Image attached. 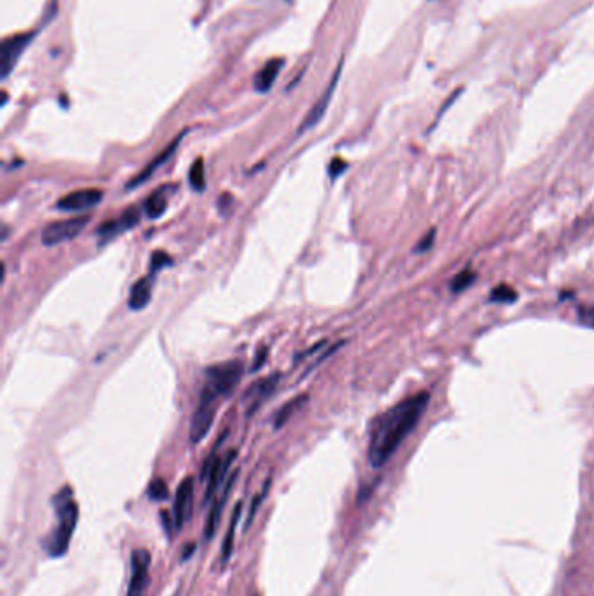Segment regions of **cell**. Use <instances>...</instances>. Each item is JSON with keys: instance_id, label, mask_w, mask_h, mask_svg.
I'll return each mask as SVG.
<instances>
[{"instance_id": "6da1fadb", "label": "cell", "mask_w": 594, "mask_h": 596, "mask_svg": "<svg viewBox=\"0 0 594 596\" xmlns=\"http://www.w3.org/2000/svg\"><path fill=\"white\" fill-rule=\"evenodd\" d=\"M429 401L430 394L427 390H420L373 420L368 446V461L373 468H383L391 461L406 436L420 422Z\"/></svg>"}, {"instance_id": "7a4b0ae2", "label": "cell", "mask_w": 594, "mask_h": 596, "mask_svg": "<svg viewBox=\"0 0 594 596\" xmlns=\"http://www.w3.org/2000/svg\"><path fill=\"white\" fill-rule=\"evenodd\" d=\"M52 506H55L58 522H56L55 530L44 539V548L49 556L60 558L70 548V541L79 522V506L75 502L72 488L65 487L62 492L56 493L52 499Z\"/></svg>"}, {"instance_id": "3957f363", "label": "cell", "mask_w": 594, "mask_h": 596, "mask_svg": "<svg viewBox=\"0 0 594 596\" xmlns=\"http://www.w3.org/2000/svg\"><path fill=\"white\" fill-rule=\"evenodd\" d=\"M242 373H245V364L237 359L211 364L204 371V386H208L220 398L228 396L242 378Z\"/></svg>"}, {"instance_id": "277c9868", "label": "cell", "mask_w": 594, "mask_h": 596, "mask_svg": "<svg viewBox=\"0 0 594 596\" xmlns=\"http://www.w3.org/2000/svg\"><path fill=\"white\" fill-rule=\"evenodd\" d=\"M218 401V394L213 393L208 386H203L199 403H197L196 412H194L192 420H190V442L192 443H201L208 436L209 429L215 422Z\"/></svg>"}, {"instance_id": "5b68a950", "label": "cell", "mask_w": 594, "mask_h": 596, "mask_svg": "<svg viewBox=\"0 0 594 596\" xmlns=\"http://www.w3.org/2000/svg\"><path fill=\"white\" fill-rule=\"evenodd\" d=\"M237 457V451L228 450L223 457H218L216 454H211L208 459H206L203 466V473H201V478L203 480H209L208 488H206L204 493V504H208L211 500V497L215 495L218 487H222L223 481L227 480V471L230 469L232 462Z\"/></svg>"}, {"instance_id": "8992f818", "label": "cell", "mask_w": 594, "mask_h": 596, "mask_svg": "<svg viewBox=\"0 0 594 596\" xmlns=\"http://www.w3.org/2000/svg\"><path fill=\"white\" fill-rule=\"evenodd\" d=\"M89 216H74V218H65L52 222L42 230V244L45 246H56L62 244L65 241L75 239L82 232L84 227L89 223Z\"/></svg>"}, {"instance_id": "52a82bcc", "label": "cell", "mask_w": 594, "mask_h": 596, "mask_svg": "<svg viewBox=\"0 0 594 596\" xmlns=\"http://www.w3.org/2000/svg\"><path fill=\"white\" fill-rule=\"evenodd\" d=\"M152 554L148 549H135L131 553V577H129L125 596H143L148 583V570H150Z\"/></svg>"}, {"instance_id": "ba28073f", "label": "cell", "mask_w": 594, "mask_h": 596, "mask_svg": "<svg viewBox=\"0 0 594 596\" xmlns=\"http://www.w3.org/2000/svg\"><path fill=\"white\" fill-rule=\"evenodd\" d=\"M33 39V33H20V35L9 37L2 43L0 47V74L6 79L14 70L16 63L20 62L23 51L28 47Z\"/></svg>"}, {"instance_id": "9c48e42d", "label": "cell", "mask_w": 594, "mask_h": 596, "mask_svg": "<svg viewBox=\"0 0 594 596\" xmlns=\"http://www.w3.org/2000/svg\"><path fill=\"white\" fill-rule=\"evenodd\" d=\"M340 75H342V63L337 67V72H335L333 77H331L330 84L326 86L325 93L319 96V100L315 101L314 105H312V108L308 110L307 116L303 117L302 124H300V128H298V135H302V133L308 131V129H312L314 126H318L319 123H321V119L325 117L326 110H328V107H330L331 98H333L335 89H337V86H338V81H340Z\"/></svg>"}, {"instance_id": "30bf717a", "label": "cell", "mask_w": 594, "mask_h": 596, "mask_svg": "<svg viewBox=\"0 0 594 596\" xmlns=\"http://www.w3.org/2000/svg\"><path fill=\"white\" fill-rule=\"evenodd\" d=\"M279 381H281V375L272 373V375H269V377L257 381L253 386L250 387V389L246 390L245 403H246L247 415H253V413L257 412V410L260 408V406L264 405L274 393H276L277 386H279Z\"/></svg>"}, {"instance_id": "8fae6325", "label": "cell", "mask_w": 594, "mask_h": 596, "mask_svg": "<svg viewBox=\"0 0 594 596\" xmlns=\"http://www.w3.org/2000/svg\"><path fill=\"white\" fill-rule=\"evenodd\" d=\"M194 507V480L186 476L176 490L173 504V525L174 530H181L184 525L190 519Z\"/></svg>"}, {"instance_id": "7c38bea8", "label": "cell", "mask_w": 594, "mask_h": 596, "mask_svg": "<svg viewBox=\"0 0 594 596\" xmlns=\"http://www.w3.org/2000/svg\"><path fill=\"white\" fill-rule=\"evenodd\" d=\"M101 199L103 191L100 189H82V191H74L63 196L58 201V210L67 211V213H79V211H86L98 206Z\"/></svg>"}, {"instance_id": "4fadbf2b", "label": "cell", "mask_w": 594, "mask_h": 596, "mask_svg": "<svg viewBox=\"0 0 594 596\" xmlns=\"http://www.w3.org/2000/svg\"><path fill=\"white\" fill-rule=\"evenodd\" d=\"M140 222V210L136 206L128 208L117 220H106L98 227V235L101 242H108L110 239L117 237L119 234L131 230Z\"/></svg>"}, {"instance_id": "5bb4252c", "label": "cell", "mask_w": 594, "mask_h": 596, "mask_svg": "<svg viewBox=\"0 0 594 596\" xmlns=\"http://www.w3.org/2000/svg\"><path fill=\"white\" fill-rule=\"evenodd\" d=\"M237 476H239V471H234V473L227 478L225 485H223V492L216 497L211 510H209V516H208V519H206V527H204V539H208V541L215 537L216 529H218V525H220V519H222L223 507H225L227 499H228V495H230L232 487H234Z\"/></svg>"}, {"instance_id": "9a60e30c", "label": "cell", "mask_w": 594, "mask_h": 596, "mask_svg": "<svg viewBox=\"0 0 594 596\" xmlns=\"http://www.w3.org/2000/svg\"><path fill=\"white\" fill-rule=\"evenodd\" d=\"M185 135H186V131H184V133H180V135H178V136H176V138H174V140H173V142H171V143H169V145H167V147H166V149H164V150H162V152H161V154H159V155H157V157H154V159H152V161H150V162H148V164H147V166H145V168H143L142 171H140V173H138V174H136V176H135V178H133V180H131V181H129V184H128V185H125V187H128V189H135V187H138V185H140V184H143V181H147V180H148V178H150V176H152V174H154V173H155V171H157L159 168H161V166H162V164H166V162H167V161H169V159H171V157H173V154H174V152H176V149H178V145H180V143H181V140H184V136H185Z\"/></svg>"}, {"instance_id": "2e32d148", "label": "cell", "mask_w": 594, "mask_h": 596, "mask_svg": "<svg viewBox=\"0 0 594 596\" xmlns=\"http://www.w3.org/2000/svg\"><path fill=\"white\" fill-rule=\"evenodd\" d=\"M283 67H284V60H281V58L269 60V62H267L264 67L257 72V75H254V81H253L254 89H257L258 93H267V91L272 89L274 82H276L277 75L281 74Z\"/></svg>"}, {"instance_id": "e0dca14e", "label": "cell", "mask_w": 594, "mask_h": 596, "mask_svg": "<svg viewBox=\"0 0 594 596\" xmlns=\"http://www.w3.org/2000/svg\"><path fill=\"white\" fill-rule=\"evenodd\" d=\"M152 274L145 276L142 279L136 281L131 286V291H129V300L128 305L131 310H142L150 303L152 300Z\"/></svg>"}, {"instance_id": "ac0fdd59", "label": "cell", "mask_w": 594, "mask_h": 596, "mask_svg": "<svg viewBox=\"0 0 594 596\" xmlns=\"http://www.w3.org/2000/svg\"><path fill=\"white\" fill-rule=\"evenodd\" d=\"M241 512H242V502H237V506L234 507V512H232L230 525H228L227 535H225V539H223L222 553H220V560H222V567H225V565L228 563V560H230V556H232V549H234L235 529H237V523H239V519H241Z\"/></svg>"}, {"instance_id": "d6986e66", "label": "cell", "mask_w": 594, "mask_h": 596, "mask_svg": "<svg viewBox=\"0 0 594 596\" xmlns=\"http://www.w3.org/2000/svg\"><path fill=\"white\" fill-rule=\"evenodd\" d=\"M307 401H308V394H298V396H295L293 400H289L288 403H284L283 406H281L279 412L274 415V422H272L274 429L283 427L284 424H286L288 420L307 403Z\"/></svg>"}, {"instance_id": "ffe728a7", "label": "cell", "mask_w": 594, "mask_h": 596, "mask_svg": "<svg viewBox=\"0 0 594 596\" xmlns=\"http://www.w3.org/2000/svg\"><path fill=\"white\" fill-rule=\"evenodd\" d=\"M167 208V196H166V185H162L157 192L152 193L147 201H145V213L150 218H159L164 215Z\"/></svg>"}, {"instance_id": "44dd1931", "label": "cell", "mask_w": 594, "mask_h": 596, "mask_svg": "<svg viewBox=\"0 0 594 596\" xmlns=\"http://www.w3.org/2000/svg\"><path fill=\"white\" fill-rule=\"evenodd\" d=\"M476 279H478V274H476L471 267H466L464 271H460L459 274L452 279V283H450L452 293H455V295L462 293V291H466L467 288H471L472 284L476 283Z\"/></svg>"}, {"instance_id": "7402d4cb", "label": "cell", "mask_w": 594, "mask_h": 596, "mask_svg": "<svg viewBox=\"0 0 594 596\" xmlns=\"http://www.w3.org/2000/svg\"><path fill=\"white\" fill-rule=\"evenodd\" d=\"M517 291L514 290L512 286H509V284L502 283L498 284L497 288H493L492 291H490L488 295V302H495V303H514L517 300Z\"/></svg>"}, {"instance_id": "603a6c76", "label": "cell", "mask_w": 594, "mask_h": 596, "mask_svg": "<svg viewBox=\"0 0 594 596\" xmlns=\"http://www.w3.org/2000/svg\"><path fill=\"white\" fill-rule=\"evenodd\" d=\"M189 181H190V187L194 189V191H204L206 187V174H204V161L203 159H196V162H194L192 166H190V171H189Z\"/></svg>"}, {"instance_id": "cb8c5ba5", "label": "cell", "mask_w": 594, "mask_h": 596, "mask_svg": "<svg viewBox=\"0 0 594 596\" xmlns=\"http://www.w3.org/2000/svg\"><path fill=\"white\" fill-rule=\"evenodd\" d=\"M148 497H150L152 500H157V502L166 500L167 497H169V488H167L166 481L162 480V478H155V480L152 481L150 487H148Z\"/></svg>"}, {"instance_id": "d4e9b609", "label": "cell", "mask_w": 594, "mask_h": 596, "mask_svg": "<svg viewBox=\"0 0 594 596\" xmlns=\"http://www.w3.org/2000/svg\"><path fill=\"white\" fill-rule=\"evenodd\" d=\"M173 264V258L167 255L166 252H155L152 253V260H150V274H157L159 271H161L162 267H167V265Z\"/></svg>"}, {"instance_id": "484cf974", "label": "cell", "mask_w": 594, "mask_h": 596, "mask_svg": "<svg viewBox=\"0 0 594 596\" xmlns=\"http://www.w3.org/2000/svg\"><path fill=\"white\" fill-rule=\"evenodd\" d=\"M577 321L585 328L594 330V305H581L577 309Z\"/></svg>"}, {"instance_id": "4316f807", "label": "cell", "mask_w": 594, "mask_h": 596, "mask_svg": "<svg viewBox=\"0 0 594 596\" xmlns=\"http://www.w3.org/2000/svg\"><path fill=\"white\" fill-rule=\"evenodd\" d=\"M269 485H270V481H267L265 488L262 490V492L258 493V495L253 499V504H251V507H250V515H247V519H246V523H245V532H246L247 529H250V525H251V523H253L254 515H257L258 507H260V504L264 502V497L267 495V492H269Z\"/></svg>"}, {"instance_id": "83f0119b", "label": "cell", "mask_w": 594, "mask_h": 596, "mask_svg": "<svg viewBox=\"0 0 594 596\" xmlns=\"http://www.w3.org/2000/svg\"><path fill=\"white\" fill-rule=\"evenodd\" d=\"M436 234H437L436 227H432V229H430L429 232L425 234L424 237L420 239V241H418V244L415 246V253H424V252H427V249L432 248L434 239H436Z\"/></svg>"}, {"instance_id": "f1b7e54d", "label": "cell", "mask_w": 594, "mask_h": 596, "mask_svg": "<svg viewBox=\"0 0 594 596\" xmlns=\"http://www.w3.org/2000/svg\"><path fill=\"white\" fill-rule=\"evenodd\" d=\"M345 169H347V162L342 161L340 157H335L333 161H331V164H330V176L331 178L340 176V174L344 173Z\"/></svg>"}, {"instance_id": "f546056e", "label": "cell", "mask_w": 594, "mask_h": 596, "mask_svg": "<svg viewBox=\"0 0 594 596\" xmlns=\"http://www.w3.org/2000/svg\"><path fill=\"white\" fill-rule=\"evenodd\" d=\"M267 358H269V347H262L260 351L257 352V358H254L253 366H251V370H253V371L260 370L262 364H264L267 361Z\"/></svg>"}, {"instance_id": "4dcf8cb0", "label": "cell", "mask_w": 594, "mask_h": 596, "mask_svg": "<svg viewBox=\"0 0 594 596\" xmlns=\"http://www.w3.org/2000/svg\"><path fill=\"white\" fill-rule=\"evenodd\" d=\"M196 548H197V546H196V544H189V546H186V548H185V551H184V553H181V558H184V560H189V558H190V554H192L194 551H196Z\"/></svg>"}, {"instance_id": "1f68e13d", "label": "cell", "mask_w": 594, "mask_h": 596, "mask_svg": "<svg viewBox=\"0 0 594 596\" xmlns=\"http://www.w3.org/2000/svg\"><path fill=\"white\" fill-rule=\"evenodd\" d=\"M284 2H288V4H291V2H295V0H284Z\"/></svg>"}]
</instances>
